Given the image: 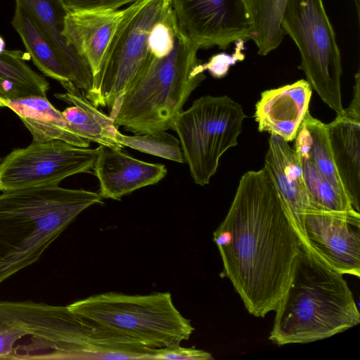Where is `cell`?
I'll return each mask as SVG.
<instances>
[{"mask_svg":"<svg viewBox=\"0 0 360 360\" xmlns=\"http://www.w3.org/2000/svg\"><path fill=\"white\" fill-rule=\"evenodd\" d=\"M179 27L199 49L250 39L243 0H170Z\"/></svg>","mask_w":360,"mask_h":360,"instance_id":"8fae6325","label":"cell"},{"mask_svg":"<svg viewBox=\"0 0 360 360\" xmlns=\"http://www.w3.org/2000/svg\"><path fill=\"white\" fill-rule=\"evenodd\" d=\"M97 155L98 148L78 147L60 140L32 141L0 162V191L58 185L67 177L90 172Z\"/></svg>","mask_w":360,"mask_h":360,"instance_id":"30bf717a","label":"cell"},{"mask_svg":"<svg viewBox=\"0 0 360 360\" xmlns=\"http://www.w3.org/2000/svg\"><path fill=\"white\" fill-rule=\"evenodd\" d=\"M31 15L55 47L68 70L71 81L85 94L90 91L93 75L88 64L68 44L63 28L67 10L60 0H15Z\"/></svg>","mask_w":360,"mask_h":360,"instance_id":"ac0fdd59","label":"cell"},{"mask_svg":"<svg viewBox=\"0 0 360 360\" xmlns=\"http://www.w3.org/2000/svg\"><path fill=\"white\" fill-rule=\"evenodd\" d=\"M311 94L312 89L304 79L262 92L254 115L258 130L278 135L288 142L295 140L309 111Z\"/></svg>","mask_w":360,"mask_h":360,"instance_id":"e0dca14e","label":"cell"},{"mask_svg":"<svg viewBox=\"0 0 360 360\" xmlns=\"http://www.w3.org/2000/svg\"><path fill=\"white\" fill-rule=\"evenodd\" d=\"M281 27L300 51L298 68L311 89L337 115L342 113L341 54L323 1L288 0Z\"/></svg>","mask_w":360,"mask_h":360,"instance_id":"ba28073f","label":"cell"},{"mask_svg":"<svg viewBox=\"0 0 360 360\" xmlns=\"http://www.w3.org/2000/svg\"><path fill=\"white\" fill-rule=\"evenodd\" d=\"M294 149L308 155L322 175L348 198L335 169L326 124L314 117L309 111L298 129Z\"/></svg>","mask_w":360,"mask_h":360,"instance_id":"cb8c5ba5","label":"cell"},{"mask_svg":"<svg viewBox=\"0 0 360 360\" xmlns=\"http://www.w3.org/2000/svg\"><path fill=\"white\" fill-rule=\"evenodd\" d=\"M11 24L43 75L57 80L63 87L72 83L68 70L49 38L26 10L17 3Z\"/></svg>","mask_w":360,"mask_h":360,"instance_id":"44dd1931","label":"cell"},{"mask_svg":"<svg viewBox=\"0 0 360 360\" xmlns=\"http://www.w3.org/2000/svg\"><path fill=\"white\" fill-rule=\"evenodd\" d=\"M288 0H243L250 25V39L257 53L266 56L281 43L282 19Z\"/></svg>","mask_w":360,"mask_h":360,"instance_id":"7402d4cb","label":"cell"},{"mask_svg":"<svg viewBox=\"0 0 360 360\" xmlns=\"http://www.w3.org/2000/svg\"><path fill=\"white\" fill-rule=\"evenodd\" d=\"M199 48L179 27L172 50L147 61L110 110L117 127L134 134L173 129L192 92L205 79L197 58Z\"/></svg>","mask_w":360,"mask_h":360,"instance_id":"5b68a950","label":"cell"},{"mask_svg":"<svg viewBox=\"0 0 360 360\" xmlns=\"http://www.w3.org/2000/svg\"><path fill=\"white\" fill-rule=\"evenodd\" d=\"M73 313L152 348L180 344L194 328L174 306L170 292H108L68 305Z\"/></svg>","mask_w":360,"mask_h":360,"instance_id":"8992f818","label":"cell"},{"mask_svg":"<svg viewBox=\"0 0 360 360\" xmlns=\"http://www.w3.org/2000/svg\"><path fill=\"white\" fill-rule=\"evenodd\" d=\"M297 153L300 158L304 182L309 198V210L358 212L352 207L349 198L339 192L322 175L308 155L297 152Z\"/></svg>","mask_w":360,"mask_h":360,"instance_id":"d4e9b609","label":"cell"},{"mask_svg":"<svg viewBox=\"0 0 360 360\" xmlns=\"http://www.w3.org/2000/svg\"><path fill=\"white\" fill-rule=\"evenodd\" d=\"M350 105L326 124L335 169L354 209L360 200V75H355Z\"/></svg>","mask_w":360,"mask_h":360,"instance_id":"5bb4252c","label":"cell"},{"mask_svg":"<svg viewBox=\"0 0 360 360\" xmlns=\"http://www.w3.org/2000/svg\"><path fill=\"white\" fill-rule=\"evenodd\" d=\"M127 11H68L63 36L68 44L88 64L94 77L102 65L109 44Z\"/></svg>","mask_w":360,"mask_h":360,"instance_id":"2e32d148","label":"cell"},{"mask_svg":"<svg viewBox=\"0 0 360 360\" xmlns=\"http://www.w3.org/2000/svg\"><path fill=\"white\" fill-rule=\"evenodd\" d=\"M342 276L302 246L269 339L278 346L308 343L358 325L360 314Z\"/></svg>","mask_w":360,"mask_h":360,"instance_id":"3957f363","label":"cell"},{"mask_svg":"<svg viewBox=\"0 0 360 360\" xmlns=\"http://www.w3.org/2000/svg\"><path fill=\"white\" fill-rule=\"evenodd\" d=\"M93 169L103 198L120 200L133 191L156 184L167 174L164 165L133 158L122 149L99 145Z\"/></svg>","mask_w":360,"mask_h":360,"instance_id":"9a60e30c","label":"cell"},{"mask_svg":"<svg viewBox=\"0 0 360 360\" xmlns=\"http://www.w3.org/2000/svg\"><path fill=\"white\" fill-rule=\"evenodd\" d=\"M115 139L124 147L174 162H185L179 140L166 131L134 136L124 135L117 131Z\"/></svg>","mask_w":360,"mask_h":360,"instance_id":"484cf974","label":"cell"},{"mask_svg":"<svg viewBox=\"0 0 360 360\" xmlns=\"http://www.w3.org/2000/svg\"><path fill=\"white\" fill-rule=\"evenodd\" d=\"M154 359L166 360H210L211 353L192 347H181L174 344L162 348H156Z\"/></svg>","mask_w":360,"mask_h":360,"instance_id":"4316f807","label":"cell"},{"mask_svg":"<svg viewBox=\"0 0 360 360\" xmlns=\"http://www.w3.org/2000/svg\"><path fill=\"white\" fill-rule=\"evenodd\" d=\"M171 7L170 0H141L127 7L91 89L84 94L95 107L111 109L129 87L148 58L153 26Z\"/></svg>","mask_w":360,"mask_h":360,"instance_id":"9c48e42d","label":"cell"},{"mask_svg":"<svg viewBox=\"0 0 360 360\" xmlns=\"http://www.w3.org/2000/svg\"><path fill=\"white\" fill-rule=\"evenodd\" d=\"M6 43L2 37L0 36V54L5 50Z\"/></svg>","mask_w":360,"mask_h":360,"instance_id":"4dcf8cb0","label":"cell"},{"mask_svg":"<svg viewBox=\"0 0 360 360\" xmlns=\"http://www.w3.org/2000/svg\"><path fill=\"white\" fill-rule=\"evenodd\" d=\"M98 193L39 186L0 194V283L34 264Z\"/></svg>","mask_w":360,"mask_h":360,"instance_id":"7a4b0ae2","label":"cell"},{"mask_svg":"<svg viewBox=\"0 0 360 360\" xmlns=\"http://www.w3.org/2000/svg\"><path fill=\"white\" fill-rule=\"evenodd\" d=\"M25 335L27 333L22 329L0 323V359H8L15 343Z\"/></svg>","mask_w":360,"mask_h":360,"instance_id":"f546056e","label":"cell"},{"mask_svg":"<svg viewBox=\"0 0 360 360\" xmlns=\"http://www.w3.org/2000/svg\"><path fill=\"white\" fill-rule=\"evenodd\" d=\"M246 117L243 106L227 96H202L176 117V131L194 182L210 183L220 158L238 144Z\"/></svg>","mask_w":360,"mask_h":360,"instance_id":"52a82bcc","label":"cell"},{"mask_svg":"<svg viewBox=\"0 0 360 360\" xmlns=\"http://www.w3.org/2000/svg\"><path fill=\"white\" fill-rule=\"evenodd\" d=\"M141 0H60L67 11L83 10H117Z\"/></svg>","mask_w":360,"mask_h":360,"instance_id":"f1b7e54d","label":"cell"},{"mask_svg":"<svg viewBox=\"0 0 360 360\" xmlns=\"http://www.w3.org/2000/svg\"><path fill=\"white\" fill-rule=\"evenodd\" d=\"M243 41L240 47L236 49L233 55H228L224 53L213 56L206 63H201L200 70L202 72L208 70L212 77L221 78L224 77L229 67L234 65L238 60H242L244 58V54L242 52Z\"/></svg>","mask_w":360,"mask_h":360,"instance_id":"83f0119b","label":"cell"},{"mask_svg":"<svg viewBox=\"0 0 360 360\" xmlns=\"http://www.w3.org/2000/svg\"><path fill=\"white\" fill-rule=\"evenodd\" d=\"M0 107H5L4 103L1 99H0Z\"/></svg>","mask_w":360,"mask_h":360,"instance_id":"1f68e13d","label":"cell"},{"mask_svg":"<svg viewBox=\"0 0 360 360\" xmlns=\"http://www.w3.org/2000/svg\"><path fill=\"white\" fill-rule=\"evenodd\" d=\"M0 323L30 335L27 345L14 347L8 359H134L136 342L71 311L32 300H0Z\"/></svg>","mask_w":360,"mask_h":360,"instance_id":"277c9868","label":"cell"},{"mask_svg":"<svg viewBox=\"0 0 360 360\" xmlns=\"http://www.w3.org/2000/svg\"><path fill=\"white\" fill-rule=\"evenodd\" d=\"M26 60L25 54L19 50L5 49L0 54V99L4 103L30 95L46 96L49 82Z\"/></svg>","mask_w":360,"mask_h":360,"instance_id":"603a6c76","label":"cell"},{"mask_svg":"<svg viewBox=\"0 0 360 360\" xmlns=\"http://www.w3.org/2000/svg\"><path fill=\"white\" fill-rule=\"evenodd\" d=\"M304 229L310 251L342 275L359 278V212L309 210Z\"/></svg>","mask_w":360,"mask_h":360,"instance_id":"7c38bea8","label":"cell"},{"mask_svg":"<svg viewBox=\"0 0 360 360\" xmlns=\"http://www.w3.org/2000/svg\"><path fill=\"white\" fill-rule=\"evenodd\" d=\"M264 167L274 181L286 215L301 245L310 250L304 229V215L310 208V202L298 154L282 137L271 134Z\"/></svg>","mask_w":360,"mask_h":360,"instance_id":"4fadbf2b","label":"cell"},{"mask_svg":"<svg viewBox=\"0 0 360 360\" xmlns=\"http://www.w3.org/2000/svg\"><path fill=\"white\" fill-rule=\"evenodd\" d=\"M72 105L62 111L68 127L77 135L108 147L124 148L115 139L118 131L113 120L97 109L77 89L74 92L54 95Z\"/></svg>","mask_w":360,"mask_h":360,"instance_id":"ffe728a7","label":"cell"},{"mask_svg":"<svg viewBox=\"0 0 360 360\" xmlns=\"http://www.w3.org/2000/svg\"><path fill=\"white\" fill-rule=\"evenodd\" d=\"M213 236L224 272L248 311L264 318L275 311L302 245L264 166L241 176L229 212Z\"/></svg>","mask_w":360,"mask_h":360,"instance_id":"6da1fadb","label":"cell"},{"mask_svg":"<svg viewBox=\"0 0 360 360\" xmlns=\"http://www.w3.org/2000/svg\"><path fill=\"white\" fill-rule=\"evenodd\" d=\"M5 107L20 118L32 136V141L60 140L75 146L88 148L90 141L75 134L68 127L62 112L46 96L30 95L6 100Z\"/></svg>","mask_w":360,"mask_h":360,"instance_id":"d6986e66","label":"cell"}]
</instances>
